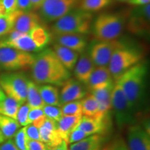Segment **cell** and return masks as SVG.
<instances>
[{"label": "cell", "instance_id": "cell-1", "mask_svg": "<svg viewBox=\"0 0 150 150\" xmlns=\"http://www.w3.org/2000/svg\"><path fill=\"white\" fill-rule=\"evenodd\" d=\"M33 81L37 84L62 86L71 77L69 71L61 63L53 50H43L35 56L31 65Z\"/></svg>", "mask_w": 150, "mask_h": 150}, {"label": "cell", "instance_id": "cell-2", "mask_svg": "<svg viewBox=\"0 0 150 150\" xmlns=\"http://www.w3.org/2000/svg\"><path fill=\"white\" fill-rule=\"evenodd\" d=\"M147 68L146 62L141 61L129 68L115 81V83L120 86L135 110L140 107L145 97Z\"/></svg>", "mask_w": 150, "mask_h": 150}, {"label": "cell", "instance_id": "cell-3", "mask_svg": "<svg viewBox=\"0 0 150 150\" xmlns=\"http://www.w3.org/2000/svg\"><path fill=\"white\" fill-rule=\"evenodd\" d=\"M93 15L80 8H75L57 20L52 27L54 35L71 34L83 35L91 31Z\"/></svg>", "mask_w": 150, "mask_h": 150}, {"label": "cell", "instance_id": "cell-4", "mask_svg": "<svg viewBox=\"0 0 150 150\" xmlns=\"http://www.w3.org/2000/svg\"><path fill=\"white\" fill-rule=\"evenodd\" d=\"M125 20L120 14L102 13L97 17L93 24V32L98 40L117 39L122 33Z\"/></svg>", "mask_w": 150, "mask_h": 150}, {"label": "cell", "instance_id": "cell-5", "mask_svg": "<svg viewBox=\"0 0 150 150\" xmlns=\"http://www.w3.org/2000/svg\"><path fill=\"white\" fill-rule=\"evenodd\" d=\"M142 58L141 52L127 45L116 50L108 65L113 80L115 81L129 68L141 62Z\"/></svg>", "mask_w": 150, "mask_h": 150}, {"label": "cell", "instance_id": "cell-6", "mask_svg": "<svg viewBox=\"0 0 150 150\" xmlns=\"http://www.w3.org/2000/svg\"><path fill=\"white\" fill-rule=\"evenodd\" d=\"M112 109L116 124L122 129L135 125L136 110L131 106L120 86L115 83L112 92Z\"/></svg>", "mask_w": 150, "mask_h": 150}, {"label": "cell", "instance_id": "cell-7", "mask_svg": "<svg viewBox=\"0 0 150 150\" xmlns=\"http://www.w3.org/2000/svg\"><path fill=\"white\" fill-rule=\"evenodd\" d=\"M28 81L22 72H8L0 75V86L5 95L21 105L27 102Z\"/></svg>", "mask_w": 150, "mask_h": 150}, {"label": "cell", "instance_id": "cell-8", "mask_svg": "<svg viewBox=\"0 0 150 150\" xmlns=\"http://www.w3.org/2000/svg\"><path fill=\"white\" fill-rule=\"evenodd\" d=\"M35 55L11 47H0V70L18 71L31 68Z\"/></svg>", "mask_w": 150, "mask_h": 150}, {"label": "cell", "instance_id": "cell-9", "mask_svg": "<svg viewBox=\"0 0 150 150\" xmlns=\"http://www.w3.org/2000/svg\"><path fill=\"white\" fill-rule=\"evenodd\" d=\"M81 0H45L39 9V16L45 22H55L77 8Z\"/></svg>", "mask_w": 150, "mask_h": 150}, {"label": "cell", "instance_id": "cell-10", "mask_svg": "<svg viewBox=\"0 0 150 150\" xmlns=\"http://www.w3.org/2000/svg\"><path fill=\"white\" fill-rule=\"evenodd\" d=\"M125 45V43L116 39L112 40H99L91 45L88 54L96 67H108L114 52Z\"/></svg>", "mask_w": 150, "mask_h": 150}, {"label": "cell", "instance_id": "cell-11", "mask_svg": "<svg viewBox=\"0 0 150 150\" xmlns=\"http://www.w3.org/2000/svg\"><path fill=\"white\" fill-rule=\"evenodd\" d=\"M127 29L134 34L144 36L149 33L150 5L140 6L133 9L129 16Z\"/></svg>", "mask_w": 150, "mask_h": 150}, {"label": "cell", "instance_id": "cell-12", "mask_svg": "<svg viewBox=\"0 0 150 150\" xmlns=\"http://www.w3.org/2000/svg\"><path fill=\"white\" fill-rule=\"evenodd\" d=\"M39 129L40 141L46 147H53L61 143L63 139L57 131V122L44 117L32 123Z\"/></svg>", "mask_w": 150, "mask_h": 150}, {"label": "cell", "instance_id": "cell-13", "mask_svg": "<svg viewBox=\"0 0 150 150\" xmlns=\"http://www.w3.org/2000/svg\"><path fill=\"white\" fill-rule=\"evenodd\" d=\"M13 15L12 31L24 34H29L32 30L42 24V20L40 16L33 11H22L18 9L14 11Z\"/></svg>", "mask_w": 150, "mask_h": 150}, {"label": "cell", "instance_id": "cell-14", "mask_svg": "<svg viewBox=\"0 0 150 150\" xmlns=\"http://www.w3.org/2000/svg\"><path fill=\"white\" fill-rule=\"evenodd\" d=\"M127 144L129 150H150L149 132L138 125L129 127Z\"/></svg>", "mask_w": 150, "mask_h": 150}, {"label": "cell", "instance_id": "cell-15", "mask_svg": "<svg viewBox=\"0 0 150 150\" xmlns=\"http://www.w3.org/2000/svg\"><path fill=\"white\" fill-rule=\"evenodd\" d=\"M86 95L83 84L76 79L70 78L62 86L60 93V103L61 105L66 103L79 101Z\"/></svg>", "mask_w": 150, "mask_h": 150}, {"label": "cell", "instance_id": "cell-16", "mask_svg": "<svg viewBox=\"0 0 150 150\" xmlns=\"http://www.w3.org/2000/svg\"><path fill=\"white\" fill-rule=\"evenodd\" d=\"M114 85L115 83L106 87L90 91L96 99L99 106L97 113L93 117L102 120L107 117L108 112L112 109V92Z\"/></svg>", "mask_w": 150, "mask_h": 150}, {"label": "cell", "instance_id": "cell-17", "mask_svg": "<svg viewBox=\"0 0 150 150\" xmlns=\"http://www.w3.org/2000/svg\"><path fill=\"white\" fill-rule=\"evenodd\" d=\"M112 83H114V80L108 67L99 66L95 67L86 86L88 89L92 91L106 87Z\"/></svg>", "mask_w": 150, "mask_h": 150}, {"label": "cell", "instance_id": "cell-18", "mask_svg": "<svg viewBox=\"0 0 150 150\" xmlns=\"http://www.w3.org/2000/svg\"><path fill=\"white\" fill-rule=\"evenodd\" d=\"M96 67L93 63L88 54L83 52L76 61L74 68V73L76 79L83 83L87 84L93 71Z\"/></svg>", "mask_w": 150, "mask_h": 150}, {"label": "cell", "instance_id": "cell-19", "mask_svg": "<svg viewBox=\"0 0 150 150\" xmlns=\"http://www.w3.org/2000/svg\"><path fill=\"white\" fill-rule=\"evenodd\" d=\"M56 44L61 45L70 50H74L79 54L83 53L86 47V38L80 34H65L55 35Z\"/></svg>", "mask_w": 150, "mask_h": 150}, {"label": "cell", "instance_id": "cell-20", "mask_svg": "<svg viewBox=\"0 0 150 150\" xmlns=\"http://www.w3.org/2000/svg\"><path fill=\"white\" fill-rule=\"evenodd\" d=\"M106 117L99 120L93 117L83 115L78 127L88 136L93 134L102 135L106 129Z\"/></svg>", "mask_w": 150, "mask_h": 150}, {"label": "cell", "instance_id": "cell-21", "mask_svg": "<svg viewBox=\"0 0 150 150\" xmlns=\"http://www.w3.org/2000/svg\"><path fill=\"white\" fill-rule=\"evenodd\" d=\"M53 51L61 62V63L69 71L73 70L79 59V54L74 50L62 46L61 45L56 44L54 45Z\"/></svg>", "mask_w": 150, "mask_h": 150}, {"label": "cell", "instance_id": "cell-22", "mask_svg": "<svg viewBox=\"0 0 150 150\" xmlns=\"http://www.w3.org/2000/svg\"><path fill=\"white\" fill-rule=\"evenodd\" d=\"M104 140L102 135H91L80 141L70 144L69 150H102Z\"/></svg>", "mask_w": 150, "mask_h": 150}, {"label": "cell", "instance_id": "cell-23", "mask_svg": "<svg viewBox=\"0 0 150 150\" xmlns=\"http://www.w3.org/2000/svg\"><path fill=\"white\" fill-rule=\"evenodd\" d=\"M82 116L63 115L61 119L57 122V131L62 139L67 142L69 136L79 126Z\"/></svg>", "mask_w": 150, "mask_h": 150}, {"label": "cell", "instance_id": "cell-24", "mask_svg": "<svg viewBox=\"0 0 150 150\" xmlns=\"http://www.w3.org/2000/svg\"><path fill=\"white\" fill-rule=\"evenodd\" d=\"M38 88L40 96L45 104L61 106L60 92L56 86L45 84V85L38 86Z\"/></svg>", "mask_w": 150, "mask_h": 150}, {"label": "cell", "instance_id": "cell-25", "mask_svg": "<svg viewBox=\"0 0 150 150\" xmlns=\"http://www.w3.org/2000/svg\"><path fill=\"white\" fill-rule=\"evenodd\" d=\"M27 104L30 108H42L45 103L42 101L39 92L38 86L33 81H28Z\"/></svg>", "mask_w": 150, "mask_h": 150}, {"label": "cell", "instance_id": "cell-26", "mask_svg": "<svg viewBox=\"0 0 150 150\" xmlns=\"http://www.w3.org/2000/svg\"><path fill=\"white\" fill-rule=\"evenodd\" d=\"M20 124L16 120L0 114V131L5 139H11L20 129Z\"/></svg>", "mask_w": 150, "mask_h": 150}, {"label": "cell", "instance_id": "cell-27", "mask_svg": "<svg viewBox=\"0 0 150 150\" xmlns=\"http://www.w3.org/2000/svg\"><path fill=\"white\" fill-rule=\"evenodd\" d=\"M29 35L40 51L45 48L52 39L50 33H49L47 29L42 25L38 26L32 30L29 33Z\"/></svg>", "mask_w": 150, "mask_h": 150}, {"label": "cell", "instance_id": "cell-28", "mask_svg": "<svg viewBox=\"0 0 150 150\" xmlns=\"http://www.w3.org/2000/svg\"><path fill=\"white\" fill-rule=\"evenodd\" d=\"M21 104L14 99L6 97L0 102V114L16 120L17 112Z\"/></svg>", "mask_w": 150, "mask_h": 150}, {"label": "cell", "instance_id": "cell-29", "mask_svg": "<svg viewBox=\"0 0 150 150\" xmlns=\"http://www.w3.org/2000/svg\"><path fill=\"white\" fill-rule=\"evenodd\" d=\"M82 108V115L87 117H95L99 109L98 103L92 94L86 95L81 99Z\"/></svg>", "mask_w": 150, "mask_h": 150}, {"label": "cell", "instance_id": "cell-30", "mask_svg": "<svg viewBox=\"0 0 150 150\" xmlns=\"http://www.w3.org/2000/svg\"><path fill=\"white\" fill-rule=\"evenodd\" d=\"M112 2V0H81L80 9L86 12H95L107 7Z\"/></svg>", "mask_w": 150, "mask_h": 150}, {"label": "cell", "instance_id": "cell-31", "mask_svg": "<svg viewBox=\"0 0 150 150\" xmlns=\"http://www.w3.org/2000/svg\"><path fill=\"white\" fill-rule=\"evenodd\" d=\"M63 115L82 116V108L81 100L74 101L61 105V106Z\"/></svg>", "mask_w": 150, "mask_h": 150}, {"label": "cell", "instance_id": "cell-32", "mask_svg": "<svg viewBox=\"0 0 150 150\" xmlns=\"http://www.w3.org/2000/svg\"><path fill=\"white\" fill-rule=\"evenodd\" d=\"M29 139L26 133V126L19 129L14 136V142L20 150H28Z\"/></svg>", "mask_w": 150, "mask_h": 150}, {"label": "cell", "instance_id": "cell-33", "mask_svg": "<svg viewBox=\"0 0 150 150\" xmlns=\"http://www.w3.org/2000/svg\"><path fill=\"white\" fill-rule=\"evenodd\" d=\"M13 19V13L0 16V37L8 34L12 31Z\"/></svg>", "mask_w": 150, "mask_h": 150}, {"label": "cell", "instance_id": "cell-34", "mask_svg": "<svg viewBox=\"0 0 150 150\" xmlns=\"http://www.w3.org/2000/svg\"><path fill=\"white\" fill-rule=\"evenodd\" d=\"M42 109L45 117L54 121L59 122L61 119V117H63L61 106L45 105Z\"/></svg>", "mask_w": 150, "mask_h": 150}, {"label": "cell", "instance_id": "cell-35", "mask_svg": "<svg viewBox=\"0 0 150 150\" xmlns=\"http://www.w3.org/2000/svg\"><path fill=\"white\" fill-rule=\"evenodd\" d=\"M30 110V107L27 103L22 104L18 108V112H17L16 120L20 124V126L25 127L28 125V115Z\"/></svg>", "mask_w": 150, "mask_h": 150}, {"label": "cell", "instance_id": "cell-36", "mask_svg": "<svg viewBox=\"0 0 150 150\" xmlns=\"http://www.w3.org/2000/svg\"><path fill=\"white\" fill-rule=\"evenodd\" d=\"M102 150H129L127 142L122 138H117Z\"/></svg>", "mask_w": 150, "mask_h": 150}, {"label": "cell", "instance_id": "cell-37", "mask_svg": "<svg viewBox=\"0 0 150 150\" xmlns=\"http://www.w3.org/2000/svg\"><path fill=\"white\" fill-rule=\"evenodd\" d=\"M87 136H88V135L86 134L83 131H82L81 129L77 127L71 132L70 136H69L67 143L70 144H70L74 143V142L80 141V140L86 138Z\"/></svg>", "mask_w": 150, "mask_h": 150}, {"label": "cell", "instance_id": "cell-38", "mask_svg": "<svg viewBox=\"0 0 150 150\" xmlns=\"http://www.w3.org/2000/svg\"><path fill=\"white\" fill-rule=\"evenodd\" d=\"M45 117L42 108H30L28 115V125L32 124L38 120Z\"/></svg>", "mask_w": 150, "mask_h": 150}, {"label": "cell", "instance_id": "cell-39", "mask_svg": "<svg viewBox=\"0 0 150 150\" xmlns=\"http://www.w3.org/2000/svg\"><path fill=\"white\" fill-rule=\"evenodd\" d=\"M26 133L29 140L40 141L39 129L33 124H30L26 126Z\"/></svg>", "mask_w": 150, "mask_h": 150}, {"label": "cell", "instance_id": "cell-40", "mask_svg": "<svg viewBox=\"0 0 150 150\" xmlns=\"http://www.w3.org/2000/svg\"><path fill=\"white\" fill-rule=\"evenodd\" d=\"M0 3L4 9L6 15H8L18 10L17 0H0Z\"/></svg>", "mask_w": 150, "mask_h": 150}, {"label": "cell", "instance_id": "cell-41", "mask_svg": "<svg viewBox=\"0 0 150 150\" xmlns=\"http://www.w3.org/2000/svg\"><path fill=\"white\" fill-rule=\"evenodd\" d=\"M28 150H47L46 146L41 141L29 140Z\"/></svg>", "mask_w": 150, "mask_h": 150}, {"label": "cell", "instance_id": "cell-42", "mask_svg": "<svg viewBox=\"0 0 150 150\" xmlns=\"http://www.w3.org/2000/svg\"><path fill=\"white\" fill-rule=\"evenodd\" d=\"M18 10L22 11H28L32 10L30 0H17Z\"/></svg>", "mask_w": 150, "mask_h": 150}, {"label": "cell", "instance_id": "cell-43", "mask_svg": "<svg viewBox=\"0 0 150 150\" xmlns=\"http://www.w3.org/2000/svg\"><path fill=\"white\" fill-rule=\"evenodd\" d=\"M0 150H20L17 147L14 140L8 139L0 145Z\"/></svg>", "mask_w": 150, "mask_h": 150}, {"label": "cell", "instance_id": "cell-44", "mask_svg": "<svg viewBox=\"0 0 150 150\" xmlns=\"http://www.w3.org/2000/svg\"><path fill=\"white\" fill-rule=\"evenodd\" d=\"M46 149L47 150H69V146L67 142H65V140H63L61 143H60L57 146H55V147H46Z\"/></svg>", "mask_w": 150, "mask_h": 150}, {"label": "cell", "instance_id": "cell-45", "mask_svg": "<svg viewBox=\"0 0 150 150\" xmlns=\"http://www.w3.org/2000/svg\"><path fill=\"white\" fill-rule=\"evenodd\" d=\"M150 0H128L127 2L131 5L137 6H145L149 4Z\"/></svg>", "mask_w": 150, "mask_h": 150}, {"label": "cell", "instance_id": "cell-46", "mask_svg": "<svg viewBox=\"0 0 150 150\" xmlns=\"http://www.w3.org/2000/svg\"><path fill=\"white\" fill-rule=\"evenodd\" d=\"M30 1H31V6H32V10L37 11L40 8L45 0H30Z\"/></svg>", "mask_w": 150, "mask_h": 150}, {"label": "cell", "instance_id": "cell-47", "mask_svg": "<svg viewBox=\"0 0 150 150\" xmlns=\"http://www.w3.org/2000/svg\"><path fill=\"white\" fill-rule=\"evenodd\" d=\"M6 97V95H5L4 92L3 91L2 88H1V86H0V102L4 99Z\"/></svg>", "mask_w": 150, "mask_h": 150}, {"label": "cell", "instance_id": "cell-48", "mask_svg": "<svg viewBox=\"0 0 150 150\" xmlns=\"http://www.w3.org/2000/svg\"><path fill=\"white\" fill-rule=\"evenodd\" d=\"M4 141H5V138H4V136H3L2 133H1V131H0V144L3 143V142H4Z\"/></svg>", "mask_w": 150, "mask_h": 150}, {"label": "cell", "instance_id": "cell-49", "mask_svg": "<svg viewBox=\"0 0 150 150\" xmlns=\"http://www.w3.org/2000/svg\"><path fill=\"white\" fill-rule=\"evenodd\" d=\"M117 1H127L128 0H117Z\"/></svg>", "mask_w": 150, "mask_h": 150}, {"label": "cell", "instance_id": "cell-50", "mask_svg": "<svg viewBox=\"0 0 150 150\" xmlns=\"http://www.w3.org/2000/svg\"><path fill=\"white\" fill-rule=\"evenodd\" d=\"M0 16H1V15H0Z\"/></svg>", "mask_w": 150, "mask_h": 150}]
</instances>
